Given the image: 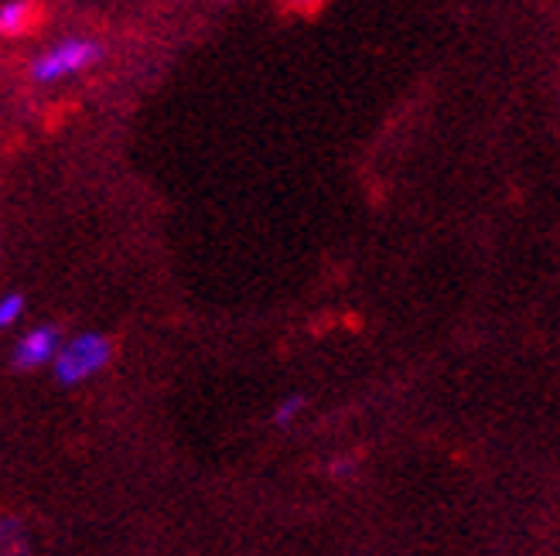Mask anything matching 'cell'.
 Masks as SVG:
<instances>
[{"mask_svg": "<svg viewBox=\"0 0 560 556\" xmlns=\"http://www.w3.org/2000/svg\"><path fill=\"white\" fill-rule=\"evenodd\" d=\"M284 8H291V11H301V14H307V11H315L322 0H280Z\"/></svg>", "mask_w": 560, "mask_h": 556, "instance_id": "9", "label": "cell"}, {"mask_svg": "<svg viewBox=\"0 0 560 556\" xmlns=\"http://www.w3.org/2000/svg\"><path fill=\"white\" fill-rule=\"evenodd\" d=\"M35 21V8L27 0H8L0 4V35H21Z\"/></svg>", "mask_w": 560, "mask_h": 556, "instance_id": "4", "label": "cell"}, {"mask_svg": "<svg viewBox=\"0 0 560 556\" xmlns=\"http://www.w3.org/2000/svg\"><path fill=\"white\" fill-rule=\"evenodd\" d=\"M352 471H355V458H339V461L331 464L335 478H346V475H352Z\"/></svg>", "mask_w": 560, "mask_h": 556, "instance_id": "8", "label": "cell"}, {"mask_svg": "<svg viewBox=\"0 0 560 556\" xmlns=\"http://www.w3.org/2000/svg\"><path fill=\"white\" fill-rule=\"evenodd\" d=\"M21 315H24V297L21 294H4V297H0V328L18 324Z\"/></svg>", "mask_w": 560, "mask_h": 556, "instance_id": "7", "label": "cell"}, {"mask_svg": "<svg viewBox=\"0 0 560 556\" xmlns=\"http://www.w3.org/2000/svg\"><path fill=\"white\" fill-rule=\"evenodd\" d=\"M0 556H32V543L18 519H0Z\"/></svg>", "mask_w": 560, "mask_h": 556, "instance_id": "5", "label": "cell"}, {"mask_svg": "<svg viewBox=\"0 0 560 556\" xmlns=\"http://www.w3.org/2000/svg\"><path fill=\"white\" fill-rule=\"evenodd\" d=\"M103 48L93 42V38H66L59 45L45 48L38 59L32 62V79L35 82H62L69 75H79L86 72L100 62Z\"/></svg>", "mask_w": 560, "mask_h": 556, "instance_id": "2", "label": "cell"}, {"mask_svg": "<svg viewBox=\"0 0 560 556\" xmlns=\"http://www.w3.org/2000/svg\"><path fill=\"white\" fill-rule=\"evenodd\" d=\"M62 348V335L55 324H38L32 331H24L14 345V369H38V366H48L55 355Z\"/></svg>", "mask_w": 560, "mask_h": 556, "instance_id": "3", "label": "cell"}, {"mask_svg": "<svg viewBox=\"0 0 560 556\" xmlns=\"http://www.w3.org/2000/svg\"><path fill=\"white\" fill-rule=\"evenodd\" d=\"M304 406H307V400L301 397V393H294V397H288V400H280L277 403V410H273V424L277 427H291L298 416L304 413Z\"/></svg>", "mask_w": 560, "mask_h": 556, "instance_id": "6", "label": "cell"}, {"mask_svg": "<svg viewBox=\"0 0 560 556\" xmlns=\"http://www.w3.org/2000/svg\"><path fill=\"white\" fill-rule=\"evenodd\" d=\"M109 358H114V342H109L106 335H100V331H86V335L69 339L59 348V355L51 358L55 379H59L62 386L86 382L109 366Z\"/></svg>", "mask_w": 560, "mask_h": 556, "instance_id": "1", "label": "cell"}]
</instances>
